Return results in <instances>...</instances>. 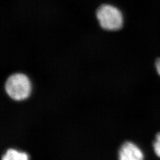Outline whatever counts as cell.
<instances>
[{
  "mask_svg": "<svg viewBox=\"0 0 160 160\" xmlns=\"http://www.w3.org/2000/svg\"><path fill=\"white\" fill-rule=\"evenodd\" d=\"M152 146L155 154L160 158V132L156 135Z\"/></svg>",
  "mask_w": 160,
  "mask_h": 160,
  "instance_id": "5",
  "label": "cell"
},
{
  "mask_svg": "<svg viewBox=\"0 0 160 160\" xmlns=\"http://www.w3.org/2000/svg\"><path fill=\"white\" fill-rule=\"evenodd\" d=\"M1 160H29V155L24 151L10 148L6 151Z\"/></svg>",
  "mask_w": 160,
  "mask_h": 160,
  "instance_id": "4",
  "label": "cell"
},
{
  "mask_svg": "<svg viewBox=\"0 0 160 160\" xmlns=\"http://www.w3.org/2000/svg\"><path fill=\"white\" fill-rule=\"evenodd\" d=\"M119 160H144L143 151L136 143L127 141L123 143L118 152Z\"/></svg>",
  "mask_w": 160,
  "mask_h": 160,
  "instance_id": "3",
  "label": "cell"
},
{
  "mask_svg": "<svg viewBox=\"0 0 160 160\" xmlns=\"http://www.w3.org/2000/svg\"><path fill=\"white\" fill-rule=\"evenodd\" d=\"M5 89L7 95L15 101H22L30 96L32 84L28 77L24 74L16 73L7 80Z\"/></svg>",
  "mask_w": 160,
  "mask_h": 160,
  "instance_id": "1",
  "label": "cell"
},
{
  "mask_svg": "<svg viewBox=\"0 0 160 160\" xmlns=\"http://www.w3.org/2000/svg\"><path fill=\"white\" fill-rule=\"evenodd\" d=\"M155 68L157 69V72L160 76V58H158L157 59L156 62H155Z\"/></svg>",
  "mask_w": 160,
  "mask_h": 160,
  "instance_id": "6",
  "label": "cell"
},
{
  "mask_svg": "<svg viewBox=\"0 0 160 160\" xmlns=\"http://www.w3.org/2000/svg\"><path fill=\"white\" fill-rule=\"evenodd\" d=\"M96 17L102 29L115 31L121 29L123 24L122 12L116 7L103 4L97 8Z\"/></svg>",
  "mask_w": 160,
  "mask_h": 160,
  "instance_id": "2",
  "label": "cell"
}]
</instances>
